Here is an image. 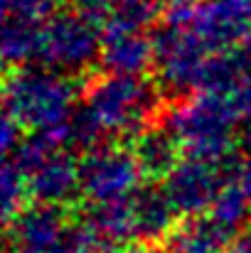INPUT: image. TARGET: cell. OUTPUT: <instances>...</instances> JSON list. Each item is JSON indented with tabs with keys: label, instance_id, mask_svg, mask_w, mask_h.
<instances>
[{
	"label": "cell",
	"instance_id": "cell-20",
	"mask_svg": "<svg viewBox=\"0 0 251 253\" xmlns=\"http://www.w3.org/2000/svg\"><path fill=\"white\" fill-rule=\"evenodd\" d=\"M22 128L15 123V121H10V118H2V128H0V148H2V153H5V158H12L15 153H17V148L22 145Z\"/></svg>",
	"mask_w": 251,
	"mask_h": 253
},
{
	"label": "cell",
	"instance_id": "cell-4",
	"mask_svg": "<svg viewBox=\"0 0 251 253\" xmlns=\"http://www.w3.org/2000/svg\"><path fill=\"white\" fill-rule=\"evenodd\" d=\"M94 226L64 207L35 204L7 224L5 253H101Z\"/></svg>",
	"mask_w": 251,
	"mask_h": 253
},
{
	"label": "cell",
	"instance_id": "cell-15",
	"mask_svg": "<svg viewBox=\"0 0 251 253\" xmlns=\"http://www.w3.org/2000/svg\"><path fill=\"white\" fill-rule=\"evenodd\" d=\"M155 17V0H111V12L103 32H146Z\"/></svg>",
	"mask_w": 251,
	"mask_h": 253
},
{
	"label": "cell",
	"instance_id": "cell-16",
	"mask_svg": "<svg viewBox=\"0 0 251 253\" xmlns=\"http://www.w3.org/2000/svg\"><path fill=\"white\" fill-rule=\"evenodd\" d=\"M30 197L27 189V179L25 172L12 158H5V165L0 172V204H2V219L5 224H10L12 219H17L27 207L25 199Z\"/></svg>",
	"mask_w": 251,
	"mask_h": 253
},
{
	"label": "cell",
	"instance_id": "cell-5",
	"mask_svg": "<svg viewBox=\"0 0 251 253\" xmlns=\"http://www.w3.org/2000/svg\"><path fill=\"white\" fill-rule=\"evenodd\" d=\"M219 54L209 52L187 27L163 25L155 35L158 82L167 93L192 96L207 91L214 82Z\"/></svg>",
	"mask_w": 251,
	"mask_h": 253
},
{
	"label": "cell",
	"instance_id": "cell-14",
	"mask_svg": "<svg viewBox=\"0 0 251 253\" xmlns=\"http://www.w3.org/2000/svg\"><path fill=\"white\" fill-rule=\"evenodd\" d=\"M0 52L7 67L22 69L37 62L40 52V22H25V20H5L2 25V40Z\"/></svg>",
	"mask_w": 251,
	"mask_h": 253
},
{
	"label": "cell",
	"instance_id": "cell-21",
	"mask_svg": "<svg viewBox=\"0 0 251 253\" xmlns=\"http://www.w3.org/2000/svg\"><path fill=\"white\" fill-rule=\"evenodd\" d=\"M239 187L244 189V194L249 197L251 202V153H247V158H244V163H242V168H239Z\"/></svg>",
	"mask_w": 251,
	"mask_h": 253
},
{
	"label": "cell",
	"instance_id": "cell-12",
	"mask_svg": "<svg viewBox=\"0 0 251 253\" xmlns=\"http://www.w3.org/2000/svg\"><path fill=\"white\" fill-rule=\"evenodd\" d=\"M133 155L146 179H165L182 160V150L165 128H151L133 140Z\"/></svg>",
	"mask_w": 251,
	"mask_h": 253
},
{
	"label": "cell",
	"instance_id": "cell-23",
	"mask_svg": "<svg viewBox=\"0 0 251 253\" xmlns=\"http://www.w3.org/2000/svg\"><path fill=\"white\" fill-rule=\"evenodd\" d=\"M106 253H153L151 249H146V246H141V244H128V246H116V249H111V251Z\"/></svg>",
	"mask_w": 251,
	"mask_h": 253
},
{
	"label": "cell",
	"instance_id": "cell-18",
	"mask_svg": "<svg viewBox=\"0 0 251 253\" xmlns=\"http://www.w3.org/2000/svg\"><path fill=\"white\" fill-rule=\"evenodd\" d=\"M54 0H2L5 20H25V22H45L52 15Z\"/></svg>",
	"mask_w": 251,
	"mask_h": 253
},
{
	"label": "cell",
	"instance_id": "cell-6",
	"mask_svg": "<svg viewBox=\"0 0 251 253\" xmlns=\"http://www.w3.org/2000/svg\"><path fill=\"white\" fill-rule=\"evenodd\" d=\"M94 22L79 17L77 12H52L40 22V52L37 62L59 74L86 72L101 57L103 35Z\"/></svg>",
	"mask_w": 251,
	"mask_h": 253
},
{
	"label": "cell",
	"instance_id": "cell-9",
	"mask_svg": "<svg viewBox=\"0 0 251 253\" xmlns=\"http://www.w3.org/2000/svg\"><path fill=\"white\" fill-rule=\"evenodd\" d=\"M187 30L209 52H232L251 37V0H197Z\"/></svg>",
	"mask_w": 251,
	"mask_h": 253
},
{
	"label": "cell",
	"instance_id": "cell-3",
	"mask_svg": "<svg viewBox=\"0 0 251 253\" xmlns=\"http://www.w3.org/2000/svg\"><path fill=\"white\" fill-rule=\"evenodd\" d=\"M242 116L227 96L217 91H200L185 96L165 116L167 133L175 138L185 158L227 165Z\"/></svg>",
	"mask_w": 251,
	"mask_h": 253
},
{
	"label": "cell",
	"instance_id": "cell-7",
	"mask_svg": "<svg viewBox=\"0 0 251 253\" xmlns=\"http://www.w3.org/2000/svg\"><path fill=\"white\" fill-rule=\"evenodd\" d=\"M146 179L133 150L91 148L82 160V194L91 207L113 204L141 192Z\"/></svg>",
	"mask_w": 251,
	"mask_h": 253
},
{
	"label": "cell",
	"instance_id": "cell-19",
	"mask_svg": "<svg viewBox=\"0 0 251 253\" xmlns=\"http://www.w3.org/2000/svg\"><path fill=\"white\" fill-rule=\"evenodd\" d=\"M69 5H72V12H77L79 17L94 22L101 30H103L108 12H111V0H69Z\"/></svg>",
	"mask_w": 251,
	"mask_h": 253
},
{
	"label": "cell",
	"instance_id": "cell-2",
	"mask_svg": "<svg viewBox=\"0 0 251 253\" xmlns=\"http://www.w3.org/2000/svg\"><path fill=\"white\" fill-rule=\"evenodd\" d=\"M79 91L72 77L47 67L12 69L2 86L5 118L15 121L25 133H50L77 118Z\"/></svg>",
	"mask_w": 251,
	"mask_h": 253
},
{
	"label": "cell",
	"instance_id": "cell-13",
	"mask_svg": "<svg viewBox=\"0 0 251 253\" xmlns=\"http://www.w3.org/2000/svg\"><path fill=\"white\" fill-rule=\"evenodd\" d=\"M138 214V241H163L170 239L177 229V211L163 189H141L136 194Z\"/></svg>",
	"mask_w": 251,
	"mask_h": 253
},
{
	"label": "cell",
	"instance_id": "cell-10",
	"mask_svg": "<svg viewBox=\"0 0 251 253\" xmlns=\"http://www.w3.org/2000/svg\"><path fill=\"white\" fill-rule=\"evenodd\" d=\"M101 67L116 77H143L155 67V40L146 32H103Z\"/></svg>",
	"mask_w": 251,
	"mask_h": 253
},
{
	"label": "cell",
	"instance_id": "cell-11",
	"mask_svg": "<svg viewBox=\"0 0 251 253\" xmlns=\"http://www.w3.org/2000/svg\"><path fill=\"white\" fill-rule=\"evenodd\" d=\"M237 234L217 224L212 216H197L185 221L167 239V253H224Z\"/></svg>",
	"mask_w": 251,
	"mask_h": 253
},
{
	"label": "cell",
	"instance_id": "cell-1",
	"mask_svg": "<svg viewBox=\"0 0 251 253\" xmlns=\"http://www.w3.org/2000/svg\"><path fill=\"white\" fill-rule=\"evenodd\" d=\"M160 111V91L143 77L103 74L84 91L82 121L96 140L138 138L151 130Z\"/></svg>",
	"mask_w": 251,
	"mask_h": 253
},
{
	"label": "cell",
	"instance_id": "cell-8",
	"mask_svg": "<svg viewBox=\"0 0 251 253\" xmlns=\"http://www.w3.org/2000/svg\"><path fill=\"white\" fill-rule=\"evenodd\" d=\"M227 184V165L182 155V160L163 179V192L177 216L197 219L212 211L214 202L219 199Z\"/></svg>",
	"mask_w": 251,
	"mask_h": 253
},
{
	"label": "cell",
	"instance_id": "cell-17",
	"mask_svg": "<svg viewBox=\"0 0 251 253\" xmlns=\"http://www.w3.org/2000/svg\"><path fill=\"white\" fill-rule=\"evenodd\" d=\"M249 214H251L249 197L244 194L239 182H229L207 216H212L217 224H222L232 234H242V224L249 219Z\"/></svg>",
	"mask_w": 251,
	"mask_h": 253
},
{
	"label": "cell",
	"instance_id": "cell-22",
	"mask_svg": "<svg viewBox=\"0 0 251 253\" xmlns=\"http://www.w3.org/2000/svg\"><path fill=\"white\" fill-rule=\"evenodd\" d=\"M229 253H251V229L234 236V241L229 246Z\"/></svg>",
	"mask_w": 251,
	"mask_h": 253
},
{
	"label": "cell",
	"instance_id": "cell-24",
	"mask_svg": "<svg viewBox=\"0 0 251 253\" xmlns=\"http://www.w3.org/2000/svg\"><path fill=\"white\" fill-rule=\"evenodd\" d=\"M242 140L247 145V153H251V116L244 118V128H242Z\"/></svg>",
	"mask_w": 251,
	"mask_h": 253
}]
</instances>
